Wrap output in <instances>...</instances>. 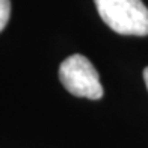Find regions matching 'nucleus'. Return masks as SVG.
Returning <instances> with one entry per match:
<instances>
[{
	"mask_svg": "<svg viewBox=\"0 0 148 148\" xmlns=\"http://www.w3.org/2000/svg\"><path fill=\"white\" fill-rule=\"evenodd\" d=\"M144 80H145V85H147V89H148V66L144 70Z\"/></svg>",
	"mask_w": 148,
	"mask_h": 148,
	"instance_id": "nucleus-4",
	"label": "nucleus"
},
{
	"mask_svg": "<svg viewBox=\"0 0 148 148\" xmlns=\"http://www.w3.org/2000/svg\"><path fill=\"white\" fill-rule=\"evenodd\" d=\"M11 15V0H0V32L8 24Z\"/></svg>",
	"mask_w": 148,
	"mask_h": 148,
	"instance_id": "nucleus-3",
	"label": "nucleus"
},
{
	"mask_svg": "<svg viewBox=\"0 0 148 148\" xmlns=\"http://www.w3.org/2000/svg\"><path fill=\"white\" fill-rule=\"evenodd\" d=\"M59 79L65 89L76 97L89 100H100L103 97V86L97 70L91 60L82 55H73L60 64Z\"/></svg>",
	"mask_w": 148,
	"mask_h": 148,
	"instance_id": "nucleus-2",
	"label": "nucleus"
},
{
	"mask_svg": "<svg viewBox=\"0 0 148 148\" xmlns=\"http://www.w3.org/2000/svg\"><path fill=\"white\" fill-rule=\"evenodd\" d=\"M103 21L119 35H148V8L142 0H94Z\"/></svg>",
	"mask_w": 148,
	"mask_h": 148,
	"instance_id": "nucleus-1",
	"label": "nucleus"
}]
</instances>
